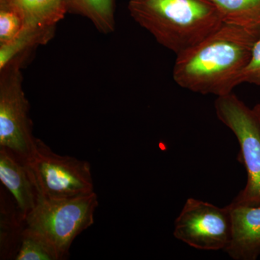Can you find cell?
Masks as SVG:
<instances>
[{
	"label": "cell",
	"mask_w": 260,
	"mask_h": 260,
	"mask_svg": "<svg viewBox=\"0 0 260 260\" xmlns=\"http://www.w3.org/2000/svg\"><path fill=\"white\" fill-rule=\"evenodd\" d=\"M56 27L25 25L14 40L0 46V70L15 65L23 68L38 47L47 44L54 37Z\"/></svg>",
	"instance_id": "10"
},
{
	"label": "cell",
	"mask_w": 260,
	"mask_h": 260,
	"mask_svg": "<svg viewBox=\"0 0 260 260\" xmlns=\"http://www.w3.org/2000/svg\"><path fill=\"white\" fill-rule=\"evenodd\" d=\"M15 260H59L54 251L40 237L24 227L13 253Z\"/></svg>",
	"instance_id": "14"
},
{
	"label": "cell",
	"mask_w": 260,
	"mask_h": 260,
	"mask_svg": "<svg viewBox=\"0 0 260 260\" xmlns=\"http://www.w3.org/2000/svg\"><path fill=\"white\" fill-rule=\"evenodd\" d=\"M215 109L219 120L237 138L247 174L245 187L233 203L260 205V124L255 113L232 93L217 97Z\"/></svg>",
	"instance_id": "5"
},
{
	"label": "cell",
	"mask_w": 260,
	"mask_h": 260,
	"mask_svg": "<svg viewBox=\"0 0 260 260\" xmlns=\"http://www.w3.org/2000/svg\"><path fill=\"white\" fill-rule=\"evenodd\" d=\"M21 13L28 25L56 27L68 13L67 0H3Z\"/></svg>",
	"instance_id": "11"
},
{
	"label": "cell",
	"mask_w": 260,
	"mask_h": 260,
	"mask_svg": "<svg viewBox=\"0 0 260 260\" xmlns=\"http://www.w3.org/2000/svg\"><path fill=\"white\" fill-rule=\"evenodd\" d=\"M174 236L199 250L225 251L232 239L229 205L219 208L208 202L188 198L174 222Z\"/></svg>",
	"instance_id": "7"
},
{
	"label": "cell",
	"mask_w": 260,
	"mask_h": 260,
	"mask_svg": "<svg viewBox=\"0 0 260 260\" xmlns=\"http://www.w3.org/2000/svg\"><path fill=\"white\" fill-rule=\"evenodd\" d=\"M232 239L225 252L235 260H255L260 256V205H229Z\"/></svg>",
	"instance_id": "8"
},
{
	"label": "cell",
	"mask_w": 260,
	"mask_h": 260,
	"mask_svg": "<svg viewBox=\"0 0 260 260\" xmlns=\"http://www.w3.org/2000/svg\"><path fill=\"white\" fill-rule=\"evenodd\" d=\"M0 180L24 220L37 205L39 192L25 162L5 148H0Z\"/></svg>",
	"instance_id": "9"
},
{
	"label": "cell",
	"mask_w": 260,
	"mask_h": 260,
	"mask_svg": "<svg viewBox=\"0 0 260 260\" xmlns=\"http://www.w3.org/2000/svg\"><path fill=\"white\" fill-rule=\"evenodd\" d=\"M27 25L18 10L0 0V46L14 40Z\"/></svg>",
	"instance_id": "15"
},
{
	"label": "cell",
	"mask_w": 260,
	"mask_h": 260,
	"mask_svg": "<svg viewBox=\"0 0 260 260\" xmlns=\"http://www.w3.org/2000/svg\"><path fill=\"white\" fill-rule=\"evenodd\" d=\"M25 162L41 198L64 199L94 191L88 161L54 153L40 139Z\"/></svg>",
	"instance_id": "4"
},
{
	"label": "cell",
	"mask_w": 260,
	"mask_h": 260,
	"mask_svg": "<svg viewBox=\"0 0 260 260\" xmlns=\"http://www.w3.org/2000/svg\"><path fill=\"white\" fill-rule=\"evenodd\" d=\"M254 113H255L256 117H257L258 121H259L260 124V104H256L255 107L253 108Z\"/></svg>",
	"instance_id": "17"
},
{
	"label": "cell",
	"mask_w": 260,
	"mask_h": 260,
	"mask_svg": "<svg viewBox=\"0 0 260 260\" xmlns=\"http://www.w3.org/2000/svg\"><path fill=\"white\" fill-rule=\"evenodd\" d=\"M260 36L223 23L208 37L177 55L173 78L181 88L202 95L232 93L238 75Z\"/></svg>",
	"instance_id": "1"
},
{
	"label": "cell",
	"mask_w": 260,
	"mask_h": 260,
	"mask_svg": "<svg viewBox=\"0 0 260 260\" xmlns=\"http://www.w3.org/2000/svg\"><path fill=\"white\" fill-rule=\"evenodd\" d=\"M67 5L68 13L88 18L99 32L115 30L116 0H67Z\"/></svg>",
	"instance_id": "13"
},
{
	"label": "cell",
	"mask_w": 260,
	"mask_h": 260,
	"mask_svg": "<svg viewBox=\"0 0 260 260\" xmlns=\"http://www.w3.org/2000/svg\"><path fill=\"white\" fill-rule=\"evenodd\" d=\"M242 83L260 85V37L253 46L247 64L238 75L236 85Z\"/></svg>",
	"instance_id": "16"
},
{
	"label": "cell",
	"mask_w": 260,
	"mask_h": 260,
	"mask_svg": "<svg viewBox=\"0 0 260 260\" xmlns=\"http://www.w3.org/2000/svg\"><path fill=\"white\" fill-rule=\"evenodd\" d=\"M22 68L0 70V148L26 161L35 145L28 101L23 88Z\"/></svg>",
	"instance_id": "6"
},
{
	"label": "cell",
	"mask_w": 260,
	"mask_h": 260,
	"mask_svg": "<svg viewBox=\"0 0 260 260\" xmlns=\"http://www.w3.org/2000/svg\"><path fill=\"white\" fill-rule=\"evenodd\" d=\"M224 23L237 25L260 36V0H210Z\"/></svg>",
	"instance_id": "12"
},
{
	"label": "cell",
	"mask_w": 260,
	"mask_h": 260,
	"mask_svg": "<svg viewBox=\"0 0 260 260\" xmlns=\"http://www.w3.org/2000/svg\"><path fill=\"white\" fill-rule=\"evenodd\" d=\"M128 10L138 25L176 55L224 23L210 0H129Z\"/></svg>",
	"instance_id": "2"
},
{
	"label": "cell",
	"mask_w": 260,
	"mask_h": 260,
	"mask_svg": "<svg viewBox=\"0 0 260 260\" xmlns=\"http://www.w3.org/2000/svg\"><path fill=\"white\" fill-rule=\"evenodd\" d=\"M98 205L95 191L64 199L39 197L35 208L24 218V227L47 243L59 260L65 259L75 238L94 223Z\"/></svg>",
	"instance_id": "3"
}]
</instances>
